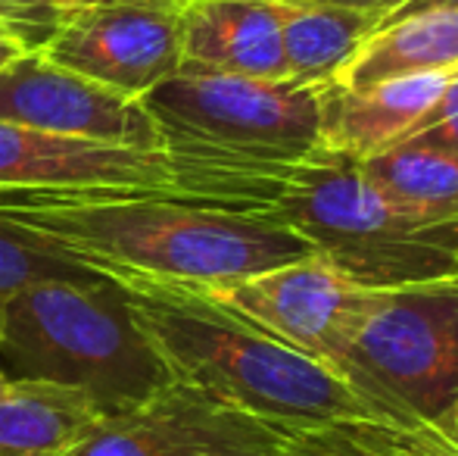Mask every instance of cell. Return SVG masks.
Here are the masks:
<instances>
[{
  "label": "cell",
  "mask_w": 458,
  "mask_h": 456,
  "mask_svg": "<svg viewBox=\"0 0 458 456\" xmlns=\"http://www.w3.org/2000/svg\"><path fill=\"white\" fill-rule=\"evenodd\" d=\"M0 222L106 279L212 288L312 256L293 228L256 213L175 201L29 203L0 194Z\"/></svg>",
  "instance_id": "6da1fadb"
},
{
  "label": "cell",
  "mask_w": 458,
  "mask_h": 456,
  "mask_svg": "<svg viewBox=\"0 0 458 456\" xmlns=\"http://www.w3.org/2000/svg\"><path fill=\"white\" fill-rule=\"evenodd\" d=\"M119 285L172 378L231 407L293 432L325 422H386L430 432L197 288L147 279H122Z\"/></svg>",
  "instance_id": "7a4b0ae2"
},
{
  "label": "cell",
  "mask_w": 458,
  "mask_h": 456,
  "mask_svg": "<svg viewBox=\"0 0 458 456\" xmlns=\"http://www.w3.org/2000/svg\"><path fill=\"white\" fill-rule=\"evenodd\" d=\"M290 166L237 163L172 144L138 151L0 122V194L29 203L175 201L262 216Z\"/></svg>",
  "instance_id": "3957f363"
},
{
  "label": "cell",
  "mask_w": 458,
  "mask_h": 456,
  "mask_svg": "<svg viewBox=\"0 0 458 456\" xmlns=\"http://www.w3.org/2000/svg\"><path fill=\"white\" fill-rule=\"evenodd\" d=\"M0 369L10 382L75 388L103 419L175 382L119 281H38L0 304Z\"/></svg>",
  "instance_id": "277c9868"
},
{
  "label": "cell",
  "mask_w": 458,
  "mask_h": 456,
  "mask_svg": "<svg viewBox=\"0 0 458 456\" xmlns=\"http://www.w3.org/2000/svg\"><path fill=\"white\" fill-rule=\"evenodd\" d=\"M262 216L293 228L321 260L374 291L458 281V222L399 210L350 157L321 151L290 166Z\"/></svg>",
  "instance_id": "5b68a950"
},
{
  "label": "cell",
  "mask_w": 458,
  "mask_h": 456,
  "mask_svg": "<svg viewBox=\"0 0 458 456\" xmlns=\"http://www.w3.org/2000/svg\"><path fill=\"white\" fill-rule=\"evenodd\" d=\"M325 85L178 73L140 98L172 144L237 163H302L321 153Z\"/></svg>",
  "instance_id": "8992f818"
},
{
  "label": "cell",
  "mask_w": 458,
  "mask_h": 456,
  "mask_svg": "<svg viewBox=\"0 0 458 456\" xmlns=\"http://www.w3.org/2000/svg\"><path fill=\"white\" fill-rule=\"evenodd\" d=\"M340 372L409 422L449 438L458 397V281L377 291Z\"/></svg>",
  "instance_id": "52a82bcc"
},
{
  "label": "cell",
  "mask_w": 458,
  "mask_h": 456,
  "mask_svg": "<svg viewBox=\"0 0 458 456\" xmlns=\"http://www.w3.org/2000/svg\"><path fill=\"white\" fill-rule=\"evenodd\" d=\"M191 288V285H187ZM262 331L281 338L337 375L377 291L356 285L318 254L228 285L197 288ZM346 378V375H344ZM350 382V378H346Z\"/></svg>",
  "instance_id": "ba28073f"
},
{
  "label": "cell",
  "mask_w": 458,
  "mask_h": 456,
  "mask_svg": "<svg viewBox=\"0 0 458 456\" xmlns=\"http://www.w3.org/2000/svg\"><path fill=\"white\" fill-rule=\"evenodd\" d=\"M184 0H100L50 35L56 66L140 100L182 73Z\"/></svg>",
  "instance_id": "9c48e42d"
},
{
  "label": "cell",
  "mask_w": 458,
  "mask_h": 456,
  "mask_svg": "<svg viewBox=\"0 0 458 456\" xmlns=\"http://www.w3.org/2000/svg\"><path fill=\"white\" fill-rule=\"evenodd\" d=\"M293 428L237 409L184 382L103 419L69 456H277Z\"/></svg>",
  "instance_id": "30bf717a"
},
{
  "label": "cell",
  "mask_w": 458,
  "mask_h": 456,
  "mask_svg": "<svg viewBox=\"0 0 458 456\" xmlns=\"http://www.w3.org/2000/svg\"><path fill=\"white\" fill-rule=\"evenodd\" d=\"M0 122L138 151L169 147L140 100L56 66L44 50H29L0 69Z\"/></svg>",
  "instance_id": "8fae6325"
},
{
  "label": "cell",
  "mask_w": 458,
  "mask_h": 456,
  "mask_svg": "<svg viewBox=\"0 0 458 456\" xmlns=\"http://www.w3.org/2000/svg\"><path fill=\"white\" fill-rule=\"evenodd\" d=\"M182 73L287 79L275 0H184Z\"/></svg>",
  "instance_id": "7c38bea8"
},
{
  "label": "cell",
  "mask_w": 458,
  "mask_h": 456,
  "mask_svg": "<svg viewBox=\"0 0 458 456\" xmlns=\"http://www.w3.org/2000/svg\"><path fill=\"white\" fill-rule=\"evenodd\" d=\"M453 73L409 75L368 88L325 85L321 94V151L350 159H368L390 151L437 104Z\"/></svg>",
  "instance_id": "4fadbf2b"
},
{
  "label": "cell",
  "mask_w": 458,
  "mask_h": 456,
  "mask_svg": "<svg viewBox=\"0 0 458 456\" xmlns=\"http://www.w3.org/2000/svg\"><path fill=\"white\" fill-rule=\"evenodd\" d=\"M449 69H458V10H430L374 29L331 85L356 91Z\"/></svg>",
  "instance_id": "5bb4252c"
},
{
  "label": "cell",
  "mask_w": 458,
  "mask_h": 456,
  "mask_svg": "<svg viewBox=\"0 0 458 456\" xmlns=\"http://www.w3.org/2000/svg\"><path fill=\"white\" fill-rule=\"evenodd\" d=\"M100 422L81 391L10 382L0 391V456H69Z\"/></svg>",
  "instance_id": "9a60e30c"
},
{
  "label": "cell",
  "mask_w": 458,
  "mask_h": 456,
  "mask_svg": "<svg viewBox=\"0 0 458 456\" xmlns=\"http://www.w3.org/2000/svg\"><path fill=\"white\" fill-rule=\"evenodd\" d=\"M275 6L287 79L302 85H331L334 75L350 63V56L380 22V13L371 10L306 6L284 0H275Z\"/></svg>",
  "instance_id": "2e32d148"
},
{
  "label": "cell",
  "mask_w": 458,
  "mask_h": 456,
  "mask_svg": "<svg viewBox=\"0 0 458 456\" xmlns=\"http://www.w3.org/2000/svg\"><path fill=\"white\" fill-rule=\"evenodd\" d=\"M359 169L390 203L437 222H458V151L437 144H396Z\"/></svg>",
  "instance_id": "e0dca14e"
},
{
  "label": "cell",
  "mask_w": 458,
  "mask_h": 456,
  "mask_svg": "<svg viewBox=\"0 0 458 456\" xmlns=\"http://www.w3.org/2000/svg\"><path fill=\"white\" fill-rule=\"evenodd\" d=\"M277 456H458L443 434L386 422H325L300 428Z\"/></svg>",
  "instance_id": "ac0fdd59"
},
{
  "label": "cell",
  "mask_w": 458,
  "mask_h": 456,
  "mask_svg": "<svg viewBox=\"0 0 458 456\" xmlns=\"http://www.w3.org/2000/svg\"><path fill=\"white\" fill-rule=\"evenodd\" d=\"M100 275L85 266L54 256L47 250L35 247L25 237L13 235L10 228L0 222V304L13 297L16 291L38 281H97Z\"/></svg>",
  "instance_id": "d6986e66"
},
{
  "label": "cell",
  "mask_w": 458,
  "mask_h": 456,
  "mask_svg": "<svg viewBox=\"0 0 458 456\" xmlns=\"http://www.w3.org/2000/svg\"><path fill=\"white\" fill-rule=\"evenodd\" d=\"M94 4L100 0H0V22L19 29L41 50L63 22Z\"/></svg>",
  "instance_id": "ffe728a7"
},
{
  "label": "cell",
  "mask_w": 458,
  "mask_h": 456,
  "mask_svg": "<svg viewBox=\"0 0 458 456\" xmlns=\"http://www.w3.org/2000/svg\"><path fill=\"white\" fill-rule=\"evenodd\" d=\"M405 141H411V144L455 147L458 151V73H453V79L446 82V88H443V94L437 98V104L421 116V122H418L399 144H405Z\"/></svg>",
  "instance_id": "44dd1931"
},
{
  "label": "cell",
  "mask_w": 458,
  "mask_h": 456,
  "mask_svg": "<svg viewBox=\"0 0 458 456\" xmlns=\"http://www.w3.org/2000/svg\"><path fill=\"white\" fill-rule=\"evenodd\" d=\"M430 10H458V0H399L393 10L384 13V19L377 22V29L386 22H396V19L415 16V13H430Z\"/></svg>",
  "instance_id": "7402d4cb"
},
{
  "label": "cell",
  "mask_w": 458,
  "mask_h": 456,
  "mask_svg": "<svg viewBox=\"0 0 458 456\" xmlns=\"http://www.w3.org/2000/svg\"><path fill=\"white\" fill-rule=\"evenodd\" d=\"M29 50H35V44H31L22 31L0 22V69L10 66V63L19 60V56H25Z\"/></svg>",
  "instance_id": "603a6c76"
},
{
  "label": "cell",
  "mask_w": 458,
  "mask_h": 456,
  "mask_svg": "<svg viewBox=\"0 0 458 456\" xmlns=\"http://www.w3.org/2000/svg\"><path fill=\"white\" fill-rule=\"evenodd\" d=\"M284 4H306V6H346V10H371L380 13L384 19L386 10L399 4V0H284Z\"/></svg>",
  "instance_id": "cb8c5ba5"
},
{
  "label": "cell",
  "mask_w": 458,
  "mask_h": 456,
  "mask_svg": "<svg viewBox=\"0 0 458 456\" xmlns=\"http://www.w3.org/2000/svg\"><path fill=\"white\" fill-rule=\"evenodd\" d=\"M449 441L458 447V397H455V407H453V419H449Z\"/></svg>",
  "instance_id": "d4e9b609"
},
{
  "label": "cell",
  "mask_w": 458,
  "mask_h": 456,
  "mask_svg": "<svg viewBox=\"0 0 458 456\" xmlns=\"http://www.w3.org/2000/svg\"><path fill=\"white\" fill-rule=\"evenodd\" d=\"M6 384H10V378H6V372H4V369H0V391H4V388H6Z\"/></svg>",
  "instance_id": "484cf974"
}]
</instances>
